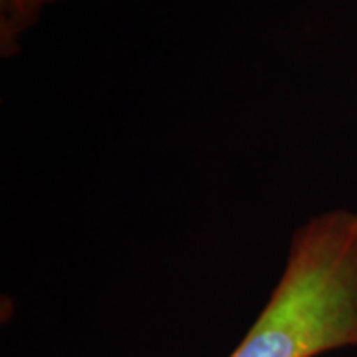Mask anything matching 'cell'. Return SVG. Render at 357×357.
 <instances>
[{
    "label": "cell",
    "instance_id": "obj_1",
    "mask_svg": "<svg viewBox=\"0 0 357 357\" xmlns=\"http://www.w3.org/2000/svg\"><path fill=\"white\" fill-rule=\"evenodd\" d=\"M357 345V215L312 218L294 234L268 304L229 357H316Z\"/></svg>",
    "mask_w": 357,
    "mask_h": 357
},
{
    "label": "cell",
    "instance_id": "obj_2",
    "mask_svg": "<svg viewBox=\"0 0 357 357\" xmlns=\"http://www.w3.org/2000/svg\"><path fill=\"white\" fill-rule=\"evenodd\" d=\"M56 0H0L2 20H0V36H2V52L10 54L14 40L20 32H24L42 13L44 6Z\"/></svg>",
    "mask_w": 357,
    "mask_h": 357
}]
</instances>
